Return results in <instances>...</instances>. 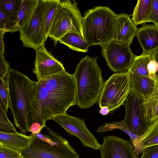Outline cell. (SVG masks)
I'll list each match as a JSON object with an SVG mask.
<instances>
[{"instance_id":"cell-1","label":"cell","mask_w":158,"mask_h":158,"mask_svg":"<svg viewBox=\"0 0 158 158\" xmlns=\"http://www.w3.org/2000/svg\"><path fill=\"white\" fill-rule=\"evenodd\" d=\"M76 105L77 87L73 74L65 71L38 81L34 108L27 121L28 131L40 133L46 121L66 113L69 107Z\"/></svg>"},{"instance_id":"cell-2","label":"cell","mask_w":158,"mask_h":158,"mask_svg":"<svg viewBox=\"0 0 158 158\" xmlns=\"http://www.w3.org/2000/svg\"><path fill=\"white\" fill-rule=\"evenodd\" d=\"M10 108L14 124L21 134L28 132L27 121L34 110L36 100L37 82L27 75L11 69L6 78Z\"/></svg>"},{"instance_id":"cell-3","label":"cell","mask_w":158,"mask_h":158,"mask_svg":"<svg viewBox=\"0 0 158 158\" xmlns=\"http://www.w3.org/2000/svg\"><path fill=\"white\" fill-rule=\"evenodd\" d=\"M97 57L86 56L82 59L73 74L77 87V105L86 109L97 102L104 81Z\"/></svg>"},{"instance_id":"cell-4","label":"cell","mask_w":158,"mask_h":158,"mask_svg":"<svg viewBox=\"0 0 158 158\" xmlns=\"http://www.w3.org/2000/svg\"><path fill=\"white\" fill-rule=\"evenodd\" d=\"M115 14L108 7L96 6L84 14L82 21L83 38L90 46L102 47L114 40Z\"/></svg>"},{"instance_id":"cell-5","label":"cell","mask_w":158,"mask_h":158,"mask_svg":"<svg viewBox=\"0 0 158 158\" xmlns=\"http://www.w3.org/2000/svg\"><path fill=\"white\" fill-rule=\"evenodd\" d=\"M34 135L35 137L27 148L21 150L24 158H80L78 153L65 138L45 127Z\"/></svg>"},{"instance_id":"cell-6","label":"cell","mask_w":158,"mask_h":158,"mask_svg":"<svg viewBox=\"0 0 158 158\" xmlns=\"http://www.w3.org/2000/svg\"><path fill=\"white\" fill-rule=\"evenodd\" d=\"M83 18L76 1L60 0L49 30L48 37L53 40L55 46L59 39L68 33H77L83 37Z\"/></svg>"},{"instance_id":"cell-7","label":"cell","mask_w":158,"mask_h":158,"mask_svg":"<svg viewBox=\"0 0 158 158\" xmlns=\"http://www.w3.org/2000/svg\"><path fill=\"white\" fill-rule=\"evenodd\" d=\"M130 92L129 75L124 73H114L104 82L98 103L100 108L108 107L110 113L124 105Z\"/></svg>"},{"instance_id":"cell-8","label":"cell","mask_w":158,"mask_h":158,"mask_svg":"<svg viewBox=\"0 0 158 158\" xmlns=\"http://www.w3.org/2000/svg\"><path fill=\"white\" fill-rule=\"evenodd\" d=\"M44 5V0H38L31 18L19 31L23 46L35 51L45 46L47 39L43 21Z\"/></svg>"},{"instance_id":"cell-9","label":"cell","mask_w":158,"mask_h":158,"mask_svg":"<svg viewBox=\"0 0 158 158\" xmlns=\"http://www.w3.org/2000/svg\"><path fill=\"white\" fill-rule=\"evenodd\" d=\"M102 48V56L113 72L121 73L128 71L135 56L129 46L113 40Z\"/></svg>"},{"instance_id":"cell-10","label":"cell","mask_w":158,"mask_h":158,"mask_svg":"<svg viewBox=\"0 0 158 158\" xmlns=\"http://www.w3.org/2000/svg\"><path fill=\"white\" fill-rule=\"evenodd\" d=\"M144 101L130 92L124 105L126 114L123 120L126 126L131 132L140 137L145 133L150 124L145 113Z\"/></svg>"},{"instance_id":"cell-11","label":"cell","mask_w":158,"mask_h":158,"mask_svg":"<svg viewBox=\"0 0 158 158\" xmlns=\"http://www.w3.org/2000/svg\"><path fill=\"white\" fill-rule=\"evenodd\" d=\"M50 119L60 124L69 135L74 136L81 141L82 145L95 150L101 145L86 127L84 119L65 113L52 117Z\"/></svg>"},{"instance_id":"cell-12","label":"cell","mask_w":158,"mask_h":158,"mask_svg":"<svg viewBox=\"0 0 158 158\" xmlns=\"http://www.w3.org/2000/svg\"><path fill=\"white\" fill-rule=\"evenodd\" d=\"M99 150L101 158H138L131 141L114 135L104 137Z\"/></svg>"},{"instance_id":"cell-13","label":"cell","mask_w":158,"mask_h":158,"mask_svg":"<svg viewBox=\"0 0 158 158\" xmlns=\"http://www.w3.org/2000/svg\"><path fill=\"white\" fill-rule=\"evenodd\" d=\"M33 73L38 81L65 71L63 64L48 52L45 46L36 50Z\"/></svg>"},{"instance_id":"cell-14","label":"cell","mask_w":158,"mask_h":158,"mask_svg":"<svg viewBox=\"0 0 158 158\" xmlns=\"http://www.w3.org/2000/svg\"><path fill=\"white\" fill-rule=\"evenodd\" d=\"M130 16L123 13L115 14L114 31V40L129 46L138 29Z\"/></svg>"},{"instance_id":"cell-15","label":"cell","mask_w":158,"mask_h":158,"mask_svg":"<svg viewBox=\"0 0 158 158\" xmlns=\"http://www.w3.org/2000/svg\"><path fill=\"white\" fill-rule=\"evenodd\" d=\"M128 72L131 92L145 100L158 93V84L154 80Z\"/></svg>"},{"instance_id":"cell-16","label":"cell","mask_w":158,"mask_h":158,"mask_svg":"<svg viewBox=\"0 0 158 158\" xmlns=\"http://www.w3.org/2000/svg\"><path fill=\"white\" fill-rule=\"evenodd\" d=\"M135 36L143 49L142 54H149L158 48V27L155 24L142 25Z\"/></svg>"},{"instance_id":"cell-17","label":"cell","mask_w":158,"mask_h":158,"mask_svg":"<svg viewBox=\"0 0 158 158\" xmlns=\"http://www.w3.org/2000/svg\"><path fill=\"white\" fill-rule=\"evenodd\" d=\"M35 139V135L32 133L27 136L18 132L13 133L0 132V144L20 150L28 148Z\"/></svg>"},{"instance_id":"cell-18","label":"cell","mask_w":158,"mask_h":158,"mask_svg":"<svg viewBox=\"0 0 158 158\" xmlns=\"http://www.w3.org/2000/svg\"><path fill=\"white\" fill-rule=\"evenodd\" d=\"M115 129H119L122 130L130 137L133 145L135 154L138 158L139 155L141 153H142L144 151L141 147L139 141L140 136L136 135L130 131L126 126L123 120L118 122L106 123L100 127L98 129L97 132H106Z\"/></svg>"},{"instance_id":"cell-19","label":"cell","mask_w":158,"mask_h":158,"mask_svg":"<svg viewBox=\"0 0 158 158\" xmlns=\"http://www.w3.org/2000/svg\"><path fill=\"white\" fill-rule=\"evenodd\" d=\"M58 41L77 52H87L90 47L82 36L74 32L66 34L60 38Z\"/></svg>"},{"instance_id":"cell-20","label":"cell","mask_w":158,"mask_h":158,"mask_svg":"<svg viewBox=\"0 0 158 158\" xmlns=\"http://www.w3.org/2000/svg\"><path fill=\"white\" fill-rule=\"evenodd\" d=\"M151 0H139L132 14L131 19L136 26L148 22L151 12Z\"/></svg>"},{"instance_id":"cell-21","label":"cell","mask_w":158,"mask_h":158,"mask_svg":"<svg viewBox=\"0 0 158 158\" xmlns=\"http://www.w3.org/2000/svg\"><path fill=\"white\" fill-rule=\"evenodd\" d=\"M38 1V0H22L18 14L19 31L31 18Z\"/></svg>"},{"instance_id":"cell-22","label":"cell","mask_w":158,"mask_h":158,"mask_svg":"<svg viewBox=\"0 0 158 158\" xmlns=\"http://www.w3.org/2000/svg\"><path fill=\"white\" fill-rule=\"evenodd\" d=\"M22 1V0H0V10L8 19L17 25V27L18 14Z\"/></svg>"},{"instance_id":"cell-23","label":"cell","mask_w":158,"mask_h":158,"mask_svg":"<svg viewBox=\"0 0 158 158\" xmlns=\"http://www.w3.org/2000/svg\"><path fill=\"white\" fill-rule=\"evenodd\" d=\"M139 141L144 151L149 146L158 144V119L150 123L148 130L140 137Z\"/></svg>"},{"instance_id":"cell-24","label":"cell","mask_w":158,"mask_h":158,"mask_svg":"<svg viewBox=\"0 0 158 158\" xmlns=\"http://www.w3.org/2000/svg\"><path fill=\"white\" fill-rule=\"evenodd\" d=\"M60 0H44L43 21L46 38L48 37L49 30Z\"/></svg>"},{"instance_id":"cell-25","label":"cell","mask_w":158,"mask_h":158,"mask_svg":"<svg viewBox=\"0 0 158 158\" xmlns=\"http://www.w3.org/2000/svg\"><path fill=\"white\" fill-rule=\"evenodd\" d=\"M151 58L150 54L135 56L128 71L139 75L148 76L147 65Z\"/></svg>"},{"instance_id":"cell-26","label":"cell","mask_w":158,"mask_h":158,"mask_svg":"<svg viewBox=\"0 0 158 158\" xmlns=\"http://www.w3.org/2000/svg\"><path fill=\"white\" fill-rule=\"evenodd\" d=\"M143 104L146 116L150 123L158 119V93L145 100Z\"/></svg>"},{"instance_id":"cell-27","label":"cell","mask_w":158,"mask_h":158,"mask_svg":"<svg viewBox=\"0 0 158 158\" xmlns=\"http://www.w3.org/2000/svg\"><path fill=\"white\" fill-rule=\"evenodd\" d=\"M6 113L3 106L0 103V132L7 133L17 132L14 126L8 119Z\"/></svg>"},{"instance_id":"cell-28","label":"cell","mask_w":158,"mask_h":158,"mask_svg":"<svg viewBox=\"0 0 158 158\" xmlns=\"http://www.w3.org/2000/svg\"><path fill=\"white\" fill-rule=\"evenodd\" d=\"M0 103L3 106L6 112L9 106V92L6 80L0 77Z\"/></svg>"},{"instance_id":"cell-29","label":"cell","mask_w":158,"mask_h":158,"mask_svg":"<svg viewBox=\"0 0 158 158\" xmlns=\"http://www.w3.org/2000/svg\"><path fill=\"white\" fill-rule=\"evenodd\" d=\"M21 150L0 144V158H23Z\"/></svg>"},{"instance_id":"cell-30","label":"cell","mask_w":158,"mask_h":158,"mask_svg":"<svg viewBox=\"0 0 158 158\" xmlns=\"http://www.w3.org/2000/svg\"><path fill=\"white\" fill-rule=\"evenodd\" d=\"M0 30L6 32H13L19 31L17 25L8 19L0 10Z\"/></svg>"},{"instance_id":"cell-31","label":"cell","mask_w":158,"mask_h":158,"mask_svg":"<svg viewBox=\"0 0 158 158\" xmlns=\"http://www.w3.org/2000/svg\"><path fill=\"white\" fill-rule=\"evenodd\" d=\"M152 5L148 22L153 23L158 27V0H151Z\"/></svg>"},{"instance_id":"cell-32","label":"cell","mask_w":158,"mask_h":158,"mask_svg":"<svg viewBox=\"0 0 158 158\" xmlns=\"http://www.w3.org/2000/svg\"><path fill=\"white\" fill-rule=\"evenodd\" d=\"M10 68L9 63L3 56L0 54V77L5 80L7 77Z\"/></svg>"},{"instance_id":"cell-33","label":"cell","mask_w":158,"mask_h":158,"mask_svg":"<svg viewBox=\"0 0 158 158\" xmlns=\"http://www.w3.org/2000/svg\"><path fill=\"white\" fill-rule=\"evenodd\" d=\"M140 158H158V144L146 148Z\"/></svg>"},{"instance_id":"cell-34","label":"cell","mask_w":158,"mask_h":158,"mask_svg":"<svg viewBox=\"0 0 158 158\" xmlns=\"http://www.w3.org/2000/svg\"><path fill=\"white\" fill-rule=\"evenodd\" d=\"M150 54L151 58L147 65L148 77L154 80L157 83L156 80V74L158 69V64L157 62L152 57L151 54Z\"/></svg>"},{"instance_id":"cell-35","label":"cell","mask_w":158,"mask_h":158,"mask_svg":"<svg viewBox=\"0 0 158 158\" xmlns=\"http://www.w3.org/2000/svg\"><path fill=\"white\" fill-rule=\"evenodd\" d=\"M6 32L2 30H0V54L4 56V54L5 45L3 42V37L4 34Z\"/></svg>"},{"instance_id":"cell-36","label":"cell","mask_w":158,"mask_h":158,"mask_svg":"<svg viewBox=\"0 0 158 158\" xmlns=\"http://www.w3.org/2000/svg\"><path fill=\"white\" fill-rule=\"evenodd\" d=\"M152 57L156 61L158 64V48L151 53ZM156 77L157 83H158V69L156 73Z\"/></svg>"},{"instance_id":"cell-37","label":"cell","mask_w":158,"mask_h":158,"mask_svg":"<svg viewBox=\"0 0 158 158\" xmlns=\"http://www.w3.org/2000/svg\"><path fill=\"white\" fill-rule=\"evenodd\" d=\"M99 113L102 115H106L110 113V110L108 107L103 106L100 108Z\"/></svg>"},{"instance_id":"cell-38","label":"cell","mask_w":158,"mask_h":158,"mask_svg":"<svg viewBox=\"0 0 158 158\" xmlns=\"http://www.w3.org/2000/svg\"><path fill=\"white\" fill-rule=\"evenodd\" d=\"M23 158H24V157H23Z\"/></svg>"}]
</instances>
